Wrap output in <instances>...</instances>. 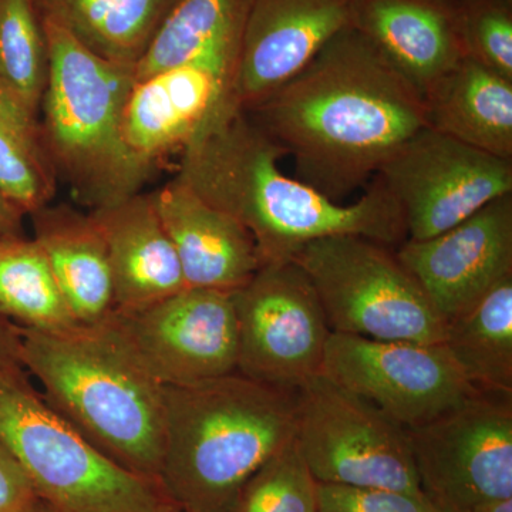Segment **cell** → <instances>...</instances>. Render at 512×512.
Returning a JSON list of instances; mask_svg holds the SVG:
<instances>
[{
    "instance_id": "6da1fadb",
    "label": "cell",
    "mask_w": 512,
    "mask_h": 512,
    "mask_svg": "<svg viewBox=\"0 0 512 512\" xmlns=\"http://www.w3.org/2000/svg\"><path fill=\"white\" fill-rule=\"evenodd\" d=\"M295 160L298 180L338 201L427 124L424 97L348 28L301 73L245 110Z\"/></svg>"
},
{
    "instance_id": "7a4b0ae2",
    "label": "cell",
    "mask_w": 512,
    "mask_h": 512,
    "mask_svg": "<svg viewBox=\"0 0 512 512\" xmlns=\"http://www.w3.org/2000/svg\"><path fill=\"white\" fill-rule=\"evenodd\" d=\"M175 178L241 222L262 265L295 258L311 242L353 235L393 248L407 239L399 204L379 178L353 204L330 200L282 173L284 150L235 100L181 151Z\"/></svg>"
},
{
    "instance_id": "3957f363",
    "label": "cell",
    "mask_w": 512,
    "mask_h": 512,
    "mask_svg": "<svg viewBox=\"0 0 512 512\" xmlns=\"http://www.w3.org/2000/svg\"><path fill=\"white\" fill-rule=\"evenodd\" d=\"M296 394L235 372L165 386V448L158 484L190 512H234L239 494L295 437Z\"/></svg>"
},
{
    "instance_id": "277c9868",
    "label": "cell",
    "mask_w": 512,
    "mask_h": 512,
    "mask_svg": "<svg viewBox=\"0 0 512 512\" xmlns=\"http://www.w3.org/2000/svg\"><path fill=\"white\" fill-rule=\"evenodd\" d=\"M16 332L22 365L42 384L46 403L104 456L158 483L164 384L128 355L104 323L64 333L16 326Z\"/></svg>"
},
{
    "instance_id": "5b68a950",
    "label": "cell",
    "mask_w": 512,
    "mask_h": 512,
    "mask_svg": "<svg viewBox=\"0 0 512 512\" xmlns=\"http://www.w3.org/2000/svg\"><path fill=\"white\" fill-rule=\"evenodd\" d=\"M42 20L49 76L39 127L57 180L90 211L138 194L154 168L138 160L123 133L134 66L103 59L62 26Z\"/></svg>"
},
{
    "instance_id": "8992f818",
    "label": "cell",
    "mask_w": 512,
    "mask_h": 512,
    "mask_svg": "<svg viewBox=\"0 0 512 512\" xmlns=\"http://www.w3.org/2000/svg\"><path fill=\"white\" fill-rule=\"evenodd\" d=\"M0 444L56 512H161L157 481L104 456L32 389L25 373L0 372Z\"/></svg>"
},
{
    "instance_id": "52a82bcc",
    "label": "cell",
    "mask_w": 512,
    "mask_h": 512,
    "mask_svg": "<svg viewBox=\"0 0 512 512\" xmlns=\"http://www.w3.org/2000/svg\"><path fill=\"white\" fill-rule=\"evenodd\" d=\"M292 261L311 279L332 332L444 342L446 320L387 245L340 235L311 242Z\"/></svg>"
},
{
    "instance_id": "ba28073f",
    "label": "cell",
    "mask_w": 512,
    "mask_h": 512,
    "mask_svg": "<svg viewBox=\"0 0 512 512\" xmlns=\"http://www.w3.org/2000/svg\"><path fill=\"white\" fill-rule=\"evenodd\" d=\"M295 394L296 443L318 483L426 498L402 424L323 375Z\"/></svg>"
},
{
    "instance_id": "9c48e42d",
    "label": "cell",
    "mask_w": 512,
    "mask_h": 512,
    "mask_svg": "<svg viewBox=\"0 0 512 512\" xmlns=\"http://www.w3.org/2000/svg\"><path fill=\"white\" fill-rule=\"evenodd\" d=\"M421 491L439 512L512 498V396L477 392L407 430Z\"/></svg>"
},
{
    "instance_id": "30bf717a",
    "label": "cell",
    "mask_w": 512,
    "mask_h": 512,
    "mask_svg": "<svg viewBox=\"0 0 512 512\" xmlns=\"http://www.w3.org/2000/svg\"><path fill=\"white\" fill-rule=\"evenodd\" d=\"M232 298L238 373L292 393L322 375L332 330L301 266L293 261L264 264Z\"/></svg>"
},
{
    "instance_id": "8fae6325",
    "label": "cell",
    "mask_w": 512,
    "mask_h": 512,
    "mask_svg": "<svg viewBox=\"0 0 512 512\" xmlns=\"http://www.w3.org/2000/svg\"><path fill=\"white\" fill-rule=\"evenodd\" d=\"M100 323L164 386H187L237 372L232 293L185 288L143 308L113 309Z\"/></svg>"
},
{
    "instance_id": "7c38bea8",
    "label": "cell",
    "mask_w": 512,
    "mask_h": 512,
    "mask_svg": "<svg viewBox=\"0 0 512 512\" xmlns=\"http://www.w3.org/2000/svg\"><path fill=\"white\" fill-rule=\"evenodd\" d=\"M399 204L407 239L423 241L466 221L512 192V160L426 127L376 174Z\"/></svg>"
},
{
    "instance_id": "4fadbf2b",
    "label": "cell",
    "mask_w": 512,
    "mask_h": 512,
    "mask_svg": "<svg viewBox=\"0 0 512 512\" xmlns=\"http://www.w3.org/2000/svg\"><path fill=\"white\" fill-rule=\"evenodd\" d=\"M322 375L416 429L478 390L443 343L399 342L330 333Z\"/></svg>"
},
{
    "instance_id": "5bb4252c",
    "label": "cell",
    "mask_w": 512,
    "mask_h": 512,
    "mask_svg": "<svg viewBox=\"0 0 512 512\" xmlns=\"http://www.w3.org/2000/svg\"><path fill=\"white\" fill-rule=\"evenodd\" d=\"M397 258L450 322L512 275V192L436 237L406 239Z\"/></svg>"
},
{
    "instance_id": "9a60e30c",
    "label": "cell",
    "mask_w": 512,
    "mask_h": 512,
    "mask_svg": "<svg viewBox=\"0 0 512 512\" xmlns=\"http://www.w3.org/2000/svg\"><path fill=\"white\" fill-rule=\"evenodd\" d=\"M355 0H251L234 79L244 110L292 80L333 37L352 28Z\"/></svg>"
},
{
    "instance_id": "2e32d148",
    "label": "cell",
    "mask_w": 512,
    "mask_h": 512,
    "mask_svg": "<svg viewBox=\"0 0 512 512\" xmlns=\"http://www.w3.org/2000/svg\"><path fill=\"white\" fill-rule=\"evenodd\" d=\"M238 57H211L136 80L124 107L123 133L138 160L181 153L234 99Z\"/></svg>"
},
{
    "instance_id": "e0dca14e",
    "label": "cell",
    "mask_w": 512,
    "mask_h": 512,
    "mask_svg": "<svg viewBox=\"0 0 512 512\" xmlns=\"http://www.w3.org/2000/svg\"><path fill=\"white\" fill-rule=\"evenodd\" d=\"M153 197L187 288L232 293L261 268V256L248 229L202 201L178 178L154 191Z\"/></svg>"
},
{
    "instance_id": "ac0fdd59",
    "label": "cell",
    "mask_w": 512,
    "mask_h": 512,
    "mask_svg": "<svg viewBox=\"0 0 512 512\" xmlns=\"http://www.w3.org/2000/svg\"><path fill=\"white\" fill-rule=\"evenodd\" d=\"M352 28L423 97L466 59L456 0H355Z\"/></svg>"
},
{
    "instance_id": "d6986e66",
    "label": "cell",
    "mask_w": 512,
    "mask_h": 512,
    "mask_svg": "<svg viewBox=\"0 0 512 512\" xmlns=\"http://www.w3.org/2000/svg\"><path fill=\"white\" fill-rule=\"evenodd\" d=\"M89 214L106 242L114 309L143 308L187 288L153 192H138Z\"/></svg>"
},
{
    "instance_id": "ffe728a7",
    "label": "cell",
    "mask_w": 512,
    "mask_h": 512,
    "mask_svg": "<svg viewBox=\"0 0 512 512\" xmlns=\"http://www.w3.org/2000/svg\"><path fill=\"white\" fill-rule=\"evenodd\" d=\"M35 241L45 252L57 285L80 325L103 322L114 309L106 242L92 215L67 204L33 212Z\"/></svg>"
},
{
    "instance_id": "44dd1931",
    "label": "cell",
    "mask_w": 512,
    "mask_h": 512,
    "mask_svg": "<svg viewBox=\"0 0 512 512\" xmlns=\"http://www.w3.org/2000/svg\"><path fill=\"white\" fill-rule=\"evenodd\" d=\"M424 103L433 130L512 160V79L466 57L431 86Z\"/></svg>"
},
{
    "instance_id": "7402d4cb",
    "label": "cell",
    "mask_w": 512,
    "mask_h": 512,
    "mask_svg": "<svg viewBox=\"0 0 512 512\" xmlns=\"http://www.w3.org/2000/svg\"><path fill=\"white\" fill-rule=\"evenodd\" d=\"M249 3L175 0L134 67L136 80L211 57H239Z\"/></svg>"
},
{
    "instance_id": "603a6c76",
    "label": "cell",
    "mask_w": 512,
    "mask_h": 512,
    "mask_svg": "<svg viewBox=\"0 0 512 512\" xmlns=\"http://www.w3.org/2000/svg\"><path fill=\"white\" fill-rule=\"evenodd\" d=\"M175 0H35L52 20L97 56L134 66Z\"/></svg>"
},
{
    "instance_id": "cb8c5ba5",
    "label": "cell",
    "mask_w": 512,
    "mask_h": 512,
    "mask_svg": "<svg viewBox=\"0 0 512 512\" xmlns=\"http://www.w3.org/2000/svg\"><path fill=\"white\" fill-rule=\"evenodd\" d=\"M443 345L473 389L512 396V275L447 323Z\"/></svg>"
},
{
    "instance_id": "d4e9b609",
    "label": "cell",
    "mask_w": 512,
    "mask_h": 512,
    "mask_svg": "<svg viewBox=\"0 0 512 512\" xmlns=\"http://www.w3.org/2000/svg\"><path fill=\"white\" fill-rule=\"evenodd\" d=\"M0 318L47 333L80 326L35 239L0 237Z\"/></svg>"
},
{
    "instance_id": "484cf974",
    "label": "cell",
    "mask_w": 512,
    "mask_h": 512,
    "mask_svg": "<svg viewBox=\"0 0 512 512\" xmlns=\"http://www.w3.org/2000/svg\"><path fill=\"white\" fill-rule=\"evenodd\" d=\"M57 175L39 119L0 87V192L23 215L52 204Z\"/></svg>"
},
{
    "instance_id": "4316f807",
    "label": "cell",
    "mask_w": 512,
    "mask_h": 512,
    "mask_svg": "<svg viewBox=\"0 0 512 512\" xmlns=\"http://www.w3.org/2000/svg\"><path fill=\"white\" fill-rule=\"evenodd\" d=\"M49 50L35 0H0V87L39 119Z\"/></svg>"
},
{
    "instance_id": "83f0119b",
    "label": "cell",
    "mask_w": 512,
    "mask_h": 512,
    "mask_svg": "<svg viewBox=\"0 0 512 512\" xmlns=\"http://www.w3.org/2000/svg\"><path fill=\"white\" fill-rule=\"evenodd\" d=\"M234 512H318V481L295 437L249 478Z\"/></svg>"
},
{
    "instance_id": "f1b7e54d",
    "label": "cell",
    "mask_w": 512,
    "mask_h": 512,
    "mask_svg": "<svg viewBox=\"0 0 512 512\" xmlns=\"http://www.w3.org/2000/svg\"><path fill=\"white\" fill-rule=\"evenodd\" d=\"M468 59L512 79V0H456Z\"/></svg>"
},
{
    "instance_id": "f546056e",
    "label": "cell",
    "mask_w": 512,
    "mask_h": 512,
    "mask_svg": "<svg viewBox=\"0 0 512 512\" xmlns=\"http://www.w3.org/2000/svg\"><path fill=\"white\" fill-rule=\"evenodd\" d=\"M318 512H439L426 498L352 485L318 483Z\"/></svg>"
},
{
    "instance_id": "4dcf8cb0",
    "label": "cell",
    "mask_w": 512,
    "mask_h": 512,
    "mask_svg": "<svg viewBox=\"0 0 512 512\" xmlns=\"http://www.w3.org/2000/svg\"><path fill=\"white\" fill-rule=\"evenodd\" d=\"M36 498L25 471L0 444V512H20Z\"/></svg>"
},
{
    "instance_id": "1f68e13d",
    "label": "cell",
    "mask_w": 512,
    "mask_h": 512,
    "mask_svg": "<svg viewBox=\"0 0 512 512\" xmlns=\"http://www.w3.org/2000/svg\"><path fill=\"white\" fill-rule=\"evenodd\" d=\"M0 372L25 373V367L20 360L16 326L2 318H0Z\"/></svg>"
},
{
    "instance_id": "d6a6232c",
    "label": "cell",
    "mask_w": 512,
    "mask_h": 512,
    "mask_svg": "<svg viewBox=\"0 0 512 512\" xmlns=\"http://www.w3.org/2000/svg\"><path fill=\"white\" fill-rule=\"evenodd\" d=\"M23 217L25 215L0 192V237L23 235Z\"/></svg>"
},
{
    "instance_id": "836d02e7",
    "label": "cell",
    "mask_w": 512,
    "mask_h": 512,
    "mask_svg": "<svg viewBox=\"0 0 512 512\" xmlns=\"http://www.w3.org/2000/svg\"><path fill=\"white\" fill-rule=\"evenodd\" d=\"M471 512H512V498L490 501V503L478 505V507L474 508Z\"/></svg>"
},
{
    "instance_id": "e575fe53",
    "label": "cell",
    "mask_w": 512,
    "mask_h": 512,
    "mask_svg": "<svg viewBox=\"0 0 512 512\" xmlns=\"http://www.w3.org/2000/svg\"><path fill=\"white\" fill-rule=\"evenodd\" d=\"M20 512H56L50 507L49 504H46L45 501L40 500V498H36L32 504L28 505L25 510Z\"/></svg>"
},
{
    "instance_id": "d590c367",
    "label": "cell",
    "mask_w": 512,
    "mask_h": 512,
    "mask_svg": "<svg viewBox=\"0 0 512 512\" xmlns=\"http://www.w3.org/2000/svg\"><path fill=\"white\" fill-rule=\"evenodd\" d=\"M161 512H190L187 510H184V508L178 507V505H175L173 503H168L165 505L164 510Z\"/></svg>"
}]
</instances>
